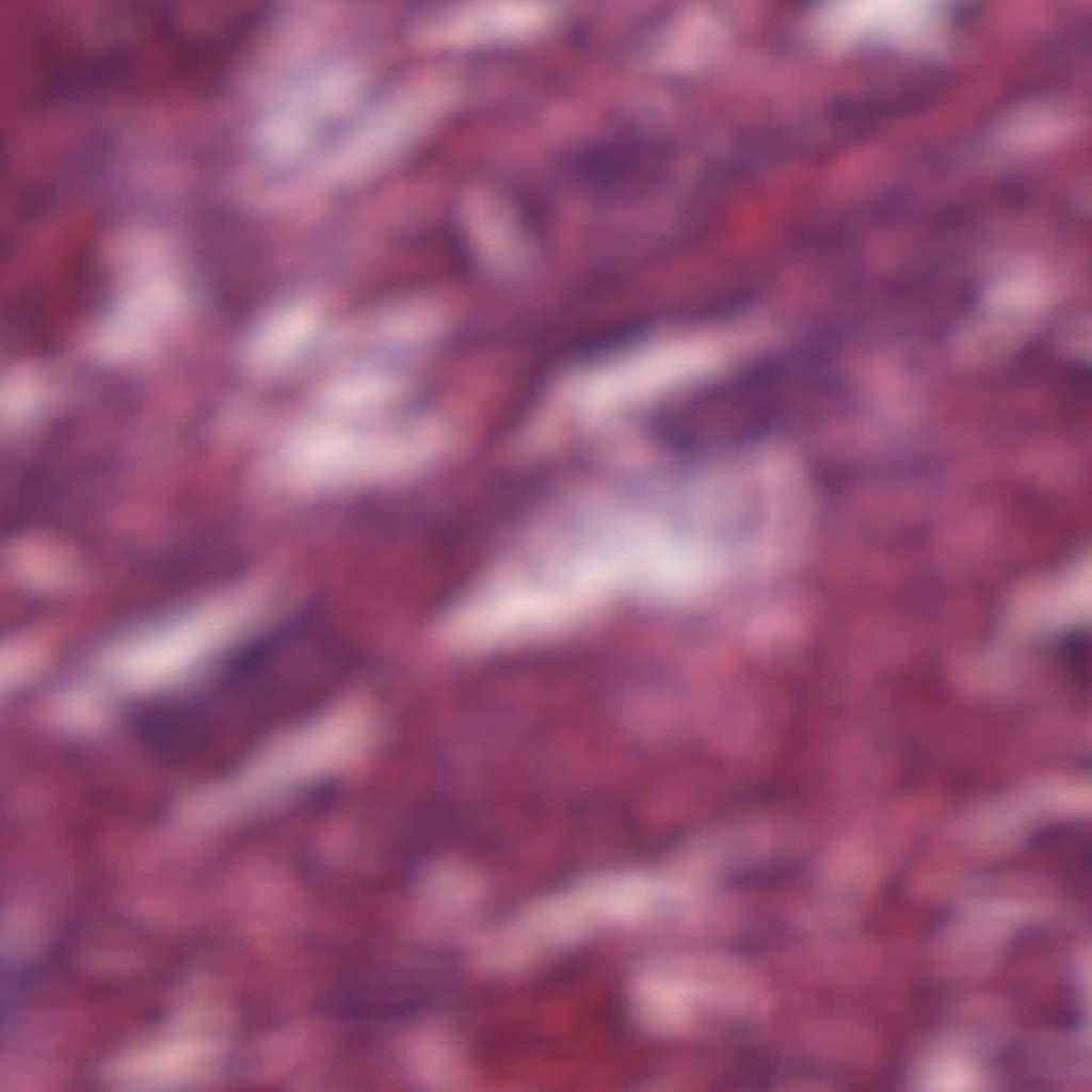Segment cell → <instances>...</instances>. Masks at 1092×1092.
<instances>
[{
	"mask_svg": "<svg viewBox=\"0 0 1092 1092\" xmlns=\"http://www.w3.org/2000/svg\"><path fill=\"white\" fill-rule=\"evenodd\" d=\"M400 387L399 381L390 374H351L322 388L320 402L336 412H363L385 404L398 395Z\"/></svg>",
	"mask_w": 1092,
	"mask_h": 1092,
	"instance_id": "cell-4",
	"label": "cell"
},
{
	"mask_svg": "<svg viewBox=\"0 0 1092 1092\" xmlns=\"http://www.w3.org/2000/svg\"><path fill=\"white\" fill-rule=\"evenodd\" d=\"M422 440L410 428L382 434L338 424H316L284 445L277 476L288 485L320 491L404 476L421 457Z\"/></svg>",
	"mask_w": 1092,
	"mask_h": 1092,
	"instance_id": "cell-1",
	"label": "cell"
},
{
	"mask_svg": "<svg viewBox=\"0 0 1092 1092\" xmlns=\"http://www.w3.org/2000/svg\"><path fill=\"white\" fill-rule=\"evenodd\" d=\"M651 151L644 145L625 140L604 141L574 154L568 170L580 184L594 191L612 193L638 183L649 166Z\"/></svg>",
	"mask_w": 1092,
	"mask_h": 1092,
	"instance_id": "cell-2",
	"label": "cell"
},
{
	"mask_svg": "<svg viewBox=\"0 0 1092 1092\" xmlns=\"http://www.w3.org/2000/svg\"><path fill=\"white\" fill-rule=\"evenodd\" d=\"M320 327V312L310 303H292L272 315L257 341V357L264 370L286 366L309 344Z\"/></svg>",
	"mask_w": 1092,
	"mask_h": 1092,
	"instance_id": "cell-3",
	"label": "cell"
}]
</instances>
